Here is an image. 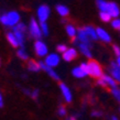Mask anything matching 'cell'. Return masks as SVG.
<instances>
[{
    "label": "cell",
    "instance_id": "obj_20",
    "mask_svg": "<svg viewBox=\"0 0 120 120\" xmlns=\"http://www.w3.org/2000/svg\"><path fill=\"white\" fill-rule=\"evenodd\" d=\"M7 40H8V42L10 43L11 46H13V47H18L19 46L18 40H17V38H15V33L13 32H8L7 33Z\"/></svg>",
    "mask_w": 120,
    "mask_h": 120
},
{
    "label": "cell",
    "instance_id": "obj_22",
    "mask_svg": "<svg viewBox=\"0 0 120 120\" xmlns=\"http://www.w3.org/2000/svg\"><path fill=\"white\" fill-rule=\"evenodd\" d=\"M65 30H66V33H67V35L71 38H76V34H77V29L73 24H66L65 26Z\"/></svg>",
    "mask_w": 120,
    "mask_h": 120
},
{
    "label": "cell",
    "instance_id": "obj_6",
    "mask_svg": "<svg viewBox=\"0 0 120 120\" xmlns=\"http://www.w3.org/2000/svg\"><path fill=\"white\" fill-rule=\"evenodd\" d=\"M61 62V57H60V55L56 54V53H51V54H49L45 57L44 60V63H45V65L49 66V67H55V66H57Z\"/></svg>",
    "mask_w": 120,
    "mask_h": 120
},
{
    "label": "cell",
    "instance_id": "obj_13",
    "mask_svg": "<svg viewBox=\"0 0 120 120\" xmlns=\"http://www.w3.org/2000/svg\"><path fill=\"white\" fill-rule=\"evenodd\" d=\"M97 35H98V39L101 40L102 42H106V43H110L111 41V38H110L109 33L107 32L106 30H104L102 28H97Z\"/></svg>",
    "mask_w": 120,
    "mask_h": 120
},
{
    "label": "cell",
    "instance_id": "obj_14",
    "mask_svg": "<svg viewBox=\"0 0 120 120\" xmlns=\"http://www.w3.org/2000/svg\"><path fill=\"white\" fill-rule=\"evenodd\" d=\"M84 30H85V32L87 33V35L89 37V39L90 40H98V35H97V30L95 29L94 26H84Z\"/></svg>",
    "mask_w": 120,
    "mask_h": 120
},
{
    "label": "cell",
    "instance_id": "obj_24",
    "mask_svg": "<svg viewBox=\"0 0 120 120\" xmlns=\"http://www.w3.org/2000/svg\"><path fill=\"white\" fill-rule=\"evenodd\" d=\"M17 55H18V56L21 58V60H23V61H26V60L29 58V54H28V53L26 52L24 47H21V49H19L18 51H17Z\"/></svg>",
    "mask_w": 120,
    "mask_h": 120
},
{
    "label": "cell",
    "instance_id": "obj_5",
    "mask_svg": "<svg viewBox=\"0 0 120 120\" xmlns=\"http://www.w3.org/2000/svg\"><path fill=\"white\" fill-rule=\"evenodd\" d=\"M7 15V26L15 28L18 23H20V15L17 11H10L6 13Z\"/></svg>",
    "mask_w": 120,
    "mask_h": 120
},
{
    "label": "cell",
    "instance_id": "obj_4",
    "mask_svg": "<svg viewBox=\"0 0 120 120\" xmlns=\"http://www.w3.org/2000/svg\"><path fill=\"white\" fill-rule=\"evenodd\" d=\"M34 52H35V54H37L38 56H41V57L45 56V57H46L47 55H49L47 54V52H49L47 45L41 40L35 41V42H34Z\"/></svg>",
    "mask_w": 120,
    "mask_h": 120
},
{
    "label": "cell",
    "instance_id": "obj_32",
    "mask_svg": "<svg viewBox=\"0 0 120 120\" xmlns=\"http://www.w3.org/2000/svg\"><path fill=\"white\" fill-rule=\"evenodd\" d=\"M113 52H115V54H116L117 57H119L120 56V47L118 45H113Z\"/></svg>",
    "mask_w": 120,
    "mask_h": 120
},
{
    "label": "cell",
    "instance_id": "obj_3",
    "mask_svg": "<svg viewBox=\"0 0 120 120\" xmlns=\"http://www.w3.org/2000/svg\"><path fill=\"white\" fill-rule=\"evenodd\" d=\"M50 13H51L50 7H49L47 4H41L37 10V15H38V19H39L40 23L46 22V20L49 19V17H50Z\"/></svg>",
    "mask_w": 120,
    "mask_h": 120
},
{
    "label": "cell",
    "instance_id": "obj_28",
    "mask_svg": "<svg viewBox=\"0 0 120 120\" xmlns=\"http://www.w3.org/2000/svg\"><path fill=\"white\" fill-rule=\"evenodd\" d=\"M111 94H112V96L115 97V99H116L118 102H120V89L118 87L117 88H113V89H111Z\"/></svg>",
    "mask_w": 120,
    "mask_h": 120
},
{
    "label": "cell",
    "instance_id": "obj_12",
    "mask_svg": "<svg viewBox=\"0 0 120 120\" xmlns=\"http://www.w3.org/2000/svg\"><path fill=\"white\" fill-rule=\"evenodd\" d=\"M39 64H40V67H41V69H43V71H45L50 76L53 78V79H55V80H58L60 79V76L57 75V73L55 72L53 68H51V67H49V66H46L45 65V63L44 62H39Z\"/></svg>",
    "mask_w": 120,
    "mask_h": 120
},
{
    "label": "cell",
    "instance_id": "obj_16",
    "mask_svg": "<svg viewBox=\"0 0 120 120\" xmlns=\"http://www.w3.org/2000/svg\"><path fill=\"white\" fill-rule=\"evenodd\" d=\"M72 74H73V76L76 77V78H84V77H86L88 75V74L86 73L80 66L74 67V68L72 69Z\"/></svg>",
    "mask_w": 120,
    "mask_h": 120
},
{
    "label": "cell",
    "instance_id": "obj_34",
    "mask_svg": "<svg viewBox=\"0 0 120 120\" xmlns=\"http://www.w3.org/2000/svg\"><path fill=\"white\" fill-rule=\"evenodd\" d=\"M102 113L100 111H97V110H94V111H91V116L93 117H101Z\"/></svg>",
    "mask_w": 120,
    "mask_h": 120
},
{
    "label": "cell",
    "instance_id": "obj_33",
    "mask_svg": "<svg viewBox=\"0 0 120 120\" xmlns=\"http://www.w3.org/2000/svg\"><path fill=\"white\" fill-rule=\"evenodd\" d=\"M31 97H32L33 99H38V97H39V90H38V89H34V90L31 93Z\"/></svg>",
    "mask_w": 120,
    "mask_h": 120
},
{
    "label": "cell",
    "instance_id": "obj_30",
    "mask_svg": "<svg viewBox=\"0 0 120 120\" xmlns=\"http://www.w3.org/2000/svg\"><path fill=\"white\" fill-rule=\"evenodd\" d=\"M67 49L68 47L66 46L65 44H58L57 45V47H56V50H57V52H60V53H65L66 51H67Z\"/></svg>",
    "mask_w": 120,
    "mask_h": 120
},
{
    "label": "cell",
    "instance_id": "obj_1",
    "mask_svg": "<svg viewBox=\"0 0 120 120\" xmlns=\"http://www.w3.org/2000/svg\"><path fill=\"white\" fill-rule=\"evenodd\" d=\"M87 66H88V75H90L91 77L94 78H101L104 76V73H102V68L101 66L99 65L98 62H96L94 60H90L89 62H87Z\"/></svg>",
    "mask_w": 120,
    "mask_h": 120
},
{
    "label": "cell",
    "instance_id": "obj_8",
    "mask_svg": "<svg viewBox=\"0 0 120 120\" xmlns=\"http://www.w3.org/2000/svg\"><path fill=\"white\" fill-rule=\"evenodd\" d=\"M109 73H110V76L112 77L116 82H120V67L117 65L116 62L110 63Z\"/></svg>",
    "mask_w": 120,
    "mask_h": 120
},
{
    "label": "cell",
    "instance_id": "obj_17",
    "mask_svg": "<svg viewBox=\"0 0 120 120\" xmlns=\"http://www.w3.org/2000/svg\"><path fill=\"white\" fill-rule=\"evenodd\" d=\"M78 47H79V51L80 53L86 56L87 58H91V52H90V46H88L86 44H83V43H79L78 44Z\"/></svg>",
    "mask_w": 120,
    "mask_h": 120
},
{
    "label": "cell",
    "instance_id": "obj_15",
    "mask_svg": "<svg viewBox=\"0 0 120 120\" xmlns=\"http://www.w3.org/2000/svg\"><path fill=\"white\" fill-rule=\"evenodd\" d=\"M101 79L105 82L106 86H109L111 89H113V88H117V82L113 79V78L110 76V75H105V74H104V76L101 77Z\"/></svg>",
    "mask_w": 120,
    "mask_h": 120
},
{
    "label": "cell",
    "instance_id": "obj_10",
    "mask_svg": "<svg viewBox=\"0 0 120 120\" xmlns=\"http://www.w3.org/2000/svg\"><path fill=\"white\" fill-rule=\"evenodd\" d=\"M77 56V51L74 49V47H69V49H67V51L65 52V53H63L62 57L64 61H66V62H72L73 60H75Z\"/></svg>",
    "mask_w": 120,
    "mask_h": 120
},
{
    "label": "cell",
    "instance_id": "obj_35",
    "mask_svg": "<svg viewBox=\"0 0 120 120\" xmlns=\"http://www.w3.org/2000/svg\"><path fill=\"white\" fill-rule=\"evenodd\" d=\"M4 107V98H2V95L0 93V108H2Z\"/></svg>",
    "mask_w": 120,
    "mask_h": 120
},
{
    "label": "cell",
    "instance_id": "obj_9",
    "mask_svg": "<svg viewBox=\"0 0 120 120\" xmlns=\"http://www.w3.org/2000/svg\"><path fill=\"white\" fill-rule=\"evenodd\" d=\"M77 40L79 43H83V44H86L88 46H90V39L89 37L87 35V33L85 32V30L83 29H78L77 30Z\"/></svg>",
    "mask_w": 120,
    "mask_h": 120
},
{
    "label": "cell",
    "instance_id": "obj_31",
    "mask_svg": "<svg viewBox=\"0 0 120 120\" xmlns=\"http://www.w3.org/2000/svg\"><path fill=\"white\" fill-rule=\"evenodd\" d=\"M57 113H58V116H60V117L66 116V109H65V107L60 106V107H58V110H57Z\"/></svg>",
    "mask_w": 120,
    "mask_h": 120
},
{
    "label": "cell",
    "instance_id": "obj_37",
    "mask_svg": "<svg viewBox=\"0 0 120 120\" xmlns=\"http://www.w3.org/2000/svg\"><path fill=\"white\" fill-rule=\"evenodd\" d=\"M110 120H118V118H117L116 116H112L111 118H110Z\"/></svg>",
    "mask_w": 120,
    "mask_h": 120
},
{
    "label": "cell",
    "instance_id": "obj_11",
    "mask_svg": "<svg viewBox=\"0 0 120 120\" xmlns=\"http://www.w3.org/2000/svg\"><path fill=\"white\" fill-rule=\"evenodd\" d=\"M108 13L111 15V18L118 19L120 15V8L116 2H109V7H108Z\"/></svg>",
    "mask_w": 120,
    "mask_h": 120
},
{
    "label": "cell",
    "instance_id": "obj_36",
    "mask_svg": "<svg viewBox=\"0 0 120 120\" xmlns=\"http://www.w3.org/2000/svg\"><path fill=\"white\" fill-rule=\"evenodd\" d=\"M116 63H117V65H118V66H119V67H120V56H119V57H117V60H116Z\"/></svg>",
    "mask_w": 120,
    "mask_h": 120
},
{
    "label": "cell",
    "instance_id": "obj_7",
    "mask_svg": "<svg viewBox=\"0 0 120 120\" xmlns=\"http://www.w3.org/2000/svg\"><path fill=\"white\" fill-rule=\"evenodd\" d=\"M60 90L62 93L63 97L65 99L66 102H71L72 99H73V96H72V93H71V89L68 88V86L64 83H60Z\"/></svg>",
    "mask_w": 120,
    "mask_h": 120
},
{
    "label": "cell",
    "instance_id": "obj_29",
    "mask_svg": "<svg viewBox=\"0 0 120 120\" xmlns=\"http://www.w3.org/2000/svg\"><path fill=\"white\" fill-rule=\"evenodd\" d=\"M110 24L115 30H120V19H113Z\"/></svg>",
    "mask_w": 120,
    "mask_h": 120
},
{
    "label": "cell",
    "instance_id": "obj_21",
    "mask_svg": "<svg viewBox=\"0 0 120 120\" xmlns=\"http://www.w3.org/2000/svg\"><path fill=\"white\" fill-rule=\"evenodd\" d=\"M28 69H29V71H31V72L37 73V72H39V71L41 69L40 64H39V62H37V61L30 60L29 63H28Z\"/></svg>",
    "mask_w": 120,
    "mask_h": 120
},
{
    "label": "cell",
    "instance_id": "obj_26",
    "mask_svg": "<svg viewBox=\"0 0 120 120\" xmlns=\"http://www.w3.org/2000/svg\"><path fill=\"white\" fill-rule=\"evenodd\" d=\"M40 26H41V31H42V34L43 35H49V26H47L46 22H42L40 23Z\"/></svg>",
    "mask_w": 120,
    "mask_h": 120
},
{
    "label": "cell",
    "instance_id": "obj_18",
    "mask_svg": "<svg viewBox=\"0 0 120 120\" xmlns=\"http://www.w3.org/2000/svg\"><path fill=\"white\" fill-rule=\"evenodd\" d=\"M55 10H56V12L61 17H67L69 13V9L66 6H64V4H57L56 8H55Z\"/></svg>",
    "mask_w": 120,
    "mask_h": 120
},
{
    "label": "cell",
    "instance_id": "obj_2",
    "mask_svg": "<svg viewBox=\"0 0 120 120\" xmlns=\"http://www.w3.org/2000/svg\"><path fill=\"white\" fill-rule=\"evenodd\" d=\"M29 33L30 35L33 38V39H37V41L39 39L42 38V31H41V26L40 24L38 23V21L35 19H31V21H30V24H29Z\"/></svg>",
    "mask_w": 120,
    "mask_h": 120
},
{
    "label": "cell",
    "instance_id": "obj_25",
    "mask_svg": "<svg viewBox=\"0 0 120 120\" xmlns=\"http://www.w3.org/2000/svg\"><path fill=\"white\" fill-rule=\"evenodd\" d=\"M99 18L102 22H109L111 21V15L108 12H99Z\"/></svg>",
    "mask_w": 120,
    "mask_h": 120
},
{
    "label": "cell",
    "instance_id": "obj_23",
    "mask_svg": "<svg viewBox=\"0 0 120 120\" xmlns=\"http://www.w3.org/2000/svg\"><path fill=\"white\" fill-rule=\"evenodd\" d=\"M13 33H15V38H17V40H18L19 46L23 47V45H24V33L20 32V31H13Z\"/></svg>",
    "mask_w": 120,
    "mask_h": 120
},
{
    "label": "cell",
    "instance_id": "obj_19",
    "mask_svg": "<svg viewBox=\"0 0 120 120\" xmlns=\"http://www.w3.org/2000/svg\"><path fill=\"white\" fill-rule=\"evenodd\" d=\"M97 8L99 9L100 12H108V7H109V2H107L105 0H97L96 1Z\"/></svg>",
    "mask_w": 120,
    "mask_h": 120
},
{
    "label": "cell",
    "instance_id": "obj_27",
    "mask_svg": "<svg viewBox=\"0 0 120 120\" xmlns=\"http://www.w3.org/2000/svg\"><path fill=\"white\" fill-rule=\"evenodd\" d=\"M26 26L24 23H22V22H20V23H18L17 26L13 28V31H20V32H26Z\"/></svg>",
    "mask_w": 120,
    "mask_h": 120
}]
</instances>
